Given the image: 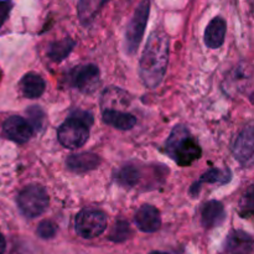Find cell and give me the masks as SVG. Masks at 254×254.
I'll return each instance as SVG.
<instances>
[{
  "label": "cell",
  "mask_w": 254,
  "mask_h": 254,
  "mask_svg": "<svg viewBox=\"0 0 254 254\" xmlns=\"http://www.w3.org/2000/svg\"><path fill=\"white\" fill-rule=\"evenodd\" d=\"M169 61V37L166 32L155 31L145 45L139 64L141 81L149 88H155L163 81Z\"/></svg>",
  "instance_id": "6da1fadb"
},
{
  "label": "cell",
  "mask_w": 254,
  "mask_h": 254,
  "mask_svg": "<svg viewBox=\"0 0 254 254\" xmlns=\"http://www.w3.org/2000/svg\"><path fill=\"white\" fill-rule=\"evenodd\" d=\"M165 151L180 166H189L200 159L202 150L184 126L175 127L165 144Z\"/></svg>",
  "instance_id": "7a4b0ae2"
},
{
  "label": "cell",
  "mask_w": 254,
  "mask_h": 254,
  "mask_svg": "<svg viewBox=\"0 0 254 254\" xmlns=\"http://www.w3.org/2000/svg\"><path fill=\"white\" fill-rule=\"evenodd\" d=\"M93 118L86 112H76L59 128V141L68 149H77L86 144Z\"/></svg>",
  "instance_id": "3957f363"
},
{
  "label": "cell",
  "mask_w": 254,
  "mask_h": 254,
  "mask_svg": "<svg viewBox=\"0 0 254 254\" xmlns=\"http://www.w3.org/2000/svg\"><path fill=\"white\" fill-rule=\"evenodd\" d=\"M16 201L22 215L34 218L46 211L49 206V195L41 185L32 184L20 191Z\"/></svg>",
  "instance_id": "277c9868"
},
{
  "label": "cell",
  "mask_w": 254,
  "mask_h": 254,
  "mask_svg": "<svg viewBox=\"0 0 254 254\" xmlns=\"http://www.w3.org/2000/svg\"><path fill=\"white\" fill-rule=\"evenodd\" d=\"M149 12H150V1L143 0L136 7L133 15V19L129 22L126 31V50L129 55L136 52L141 40H143L144 31H145L146 22H148Z\"/></svg>",
  "instance_id": "5b68a950"
},
{
  "label": "cell",
  "mask_w": 254,
  "mask_h": 254,
  "mask_svg": "<svg viewBox=\"0 0 254 254\" xmlns=\"http://www.w3.org/2000/svg\"><path fill=\"white\" fill-rule=\"evenodd\" d=\"M107 227L106 213L94 208L82 210L74 220V228L81 237L96 238L104 232Z\"/></svg>",
  "instance_id": "8992f818"
},
{
  "label": "cell",
  "mask_w": 254,
  "mask_h": 254,
  "mask_svg": "<svg viewBox=\"0 0 254 254\" xmlns=\"http://www.w3.org/2000/svg\"><path fill=\"white\" fill-rule=\"evenodd\" d=\"M68 81L82 93H92L99 83V69L94 64L77 66L69 72Z\"/></svg>",
  "instance_id": "52a82bcc"
},
{
  "label": "cell",
  "mask_w": 254,
  "mask_h": 254,
  "mask_svg": "<svg viewBox=\"0 0 254 254\" xmlns=\"http://www.w3.org/2000/svg\"><path fill=\"white\" fill-rule=\"evenodd\" d=\"M2 129H4L5 135L17 144H25L29 141L34 133L31 124L19 116H12L7 118Z\"/></svg>",
  "instance_id": "ba28073f"
},
{
  "label": "cell",
  "mask_w": 254,
  "mask_h": 254,
  "mask_svg": "<svg viewBox=\"0 0 254 254\" xmlns=\"http://www.w3.org/2000/svg\"><path fill=\"white\" fill-rule=\"evenodd\" d=\"M135 225L140 231L146 233H153L158 231L161 226L160 212L151 205H143L135 213Z\"/></svg>",
  "instance_id": "9c48e42d"
},
{
  "label": "cell",
  "mask_w": 254,
  "mask_h": 254,
  "mask_svg": "<svg viewBox=\"0 0 254 254\" xmlns=\"http://www.w3.org/2000/svg\"><path fill=\"white\" fill-rule=\"evenodd\" d=\"M233 154L243 165L252 164L253 160V127H246L233 144Z\"/></svg>",
  "instance_id": "30bf717a"
},
{
  "label": "cell",
  "mask_w": 254,
  "mask_h": 254,
  "mask_svg": "<svg viewBox=\"0 0 254 254\" xmlns=\"http://www.w3.org/2000/svg\"><path fill=\"white\" fill-rule=\"evenodd\" d=\"M226 252L228 254H252V236L248 235L245 231H232L226 241Z\"/></svg>",
  "instance_id": "8fae6325"
},
{
  "label": "cell",
  "mask_w": 254,
  "mask_h": 254,
  "mask_svg": "<svg viewBox=\"0 0 254 254\" xmlns=\"http://www.w3.org/2000/svg\"><path fill=\"white\" fill-rule=\"evenodd\" d=\"M101 163L98 155L93 153H81L69 155L66 161L67 168L77 174H83L96 169Z\"/></svg>",
  "instance_id": "7c38bea8"
},
{
  "label": "cell",
  "mask_w": 254,
  "mask_h": 254,
  "mask_svg": "<svg viewBox=\"0 0 254 254\" xmlns=\"http://www.w3.org/2000/svg\"><path fill=\"white\" fill-rule=\"evenodd\" d=\"M226 217L225 207L218 201H208L203 205L201 220H202L203 227L213 228L220 226Z\"/></svg>",
  "instance_id": "4fadbf2b"
},
{
  "label": "cell",
  "mask_w": 254,
  "mask_h": 254,
  "mask_svg": "<svg viewBox=\"0 0 254 254\" xmlns=\"http://www.w3.org/2000/svg\"><path fill=\"white\" fill-rule=\"evenodd\" d=\"M226 21L222 17H215L206 27L203 40L210 49H218L225 42Z\"/></svg>",
  "instance_id": "5bb4252c"
},
{
  "label": "cell",
  "mask_w": 254,
  "mask_h": 254,
  "mask_svg": "<svg viewBox=\"0 0 254 254\" xmlns=\"http://www.w3.org/2000/svg\"><path fill=\"white\" fill-rule=\"evenodd\" d=\"M103 122L108 126L121 130H129L136 123V118L130 113L119 112L117 109H106L103 112Z\"/></svg>",
  "instance_id": "9a60e30c"
},
{
  "label": "cell",
  "mask_w": 254,
  "mask_h": 254,
  "mask_svg": "<svg viewBox=\"0 0 254 254\" xmlns=\"http://www.w3.org/2000/svg\"><path fill=\"white\" fill-rule=\"evenodd\" d=\"M20 87H21V92L26 98L34 99L39 98L42 96L45 92V84L44 78L40 74L30 72L22 77L21 82H20Z\"/></svg>",
  "instance_id": "2e32d148"
},
{
  "label": "cell",
  "mask_w": 254,
  "mask_h": 254,
  "mask_svg": "<svg viewBox=\"0 0 254 254\" xmlns=\"http://www.w3.org/2000/svg\"><path fill=\"white\" fill-rule=\"evenodd\" d=\"M108 0H79L78 16L83 25H89Z\"/></svg>",
  "instance_id": "e0dca14e"
},
{
  "label": "cell",
  "mask_w": 254,
  "mask_h": 254,
  "mask_svg": "<svg viewBox=\"0 0 254 254\" xmlns=\"http://www.w3.org/2000/svg\"><path fill=\"white\" fill-rule=\"evenodd\" d=\"M141 174L136 166L127 165L118 170L114 175V180L123 188L131 189L140 181Z\"/></svg>",
  "instance_id": "ac0fdd59"
},
{
  "label": "cell",
  "mask_w": 254,
  "mask_h": 254,
  "mask_svg": "<svg viewBox=\"0 0 254 254\" xmlns=\"http://www.w3.org/2000/svg\"><path fill=\"white\" fill-rule=\"evenodd\" d=\"M74 45H76V42L68 37L61 40V41L52 42L47 50V55L54 62H61L68 56L69 52L73 50Z\"/></svg>",
  "instance_id": "d6986e66"
},
{
  "label": "cell",
  "mask_w": 254,
  "mask_h": 254,
  "mask_svg": "<svg viewBox=\"0 0 254 254\" xmlns=\"http://www.w3.org/2000/svg\"><path fill=\"white\" fill-rule=\"evenodd\" d=\"M231 180V171L228 169L220 170L217 168L210 169L207 173H205L201 178L200 183L208 184H226Z\"/></svg>",
  "instance_id": "ffe728a7"
},
{
  "label": "cell",
  "mask_w": 254,
  "mask_h": 254,
  "mask_svg": "<svg viewBox=\"0 0 254 254\" xmlns=\"http://www.w3.org/2000/svg\"><path fill=\"white\" fill-rule=\"evenodd\" d=\"M130 235L131 231L128 222H126V221H118L114 225L111 235H109V240L113 241V242H124L126 240H128Z\"/></svg>",
  "instance_id": "44dd1931"
},
{
  "label": "cell",
  "mask_w": 254,
  "mask_h": 254,
  "mask_svg": "<svg viewBox=\"0 0 254 254\" xmlns=\"http://www.w3.org/2000/svg\"><path fill=\"white\" fill-rule=\"evenodd\" d=\"M57 232V227L52 221H42L37 227V235L44 240H50L55 237Z\"/></svg>",
  "instance_id": "7402d4cb"
},
{
  "label": "cell",
  "mask_w": 254,
  "mask_h": 254,
  "mask_svg": "<svg viewBox=\"0 0 254 254\" xmlns=\"http://www.w3.org/2000/svg\"><path fill=\"white\" fill-rule=\"evenodd\" d=\"M253 193H252V188L248 189L247 193L243 196L242 202H241V215L242 217H251L253 213Z\"/></svg>",
  "instance_id": "603a6c76"
},
{
  "label": "cell",
  "mask_w": 254,
  "mask_h": 254,
  "mask_svg": "<svg viewBox=\"0 0 254 254\" xmlns=\"http://www.w3.org/2000/svg\"><path fill=\"white\" fill-rule=\"evenodd\" d=\"M12 2L11 0H0V27L2 26L11 11Z\"/></svg>",
  "instance_id": "cb8c5ba5"
},
{
  "label": "cell",
  "mask_w": 254,
  "mask_h": 254,
  "mask_svg": "<svg viewBox=\"0 0 254 254\" xmlns=\"http://www.w3.org/2000/svg\"><path fill=\"white\" fill-rule=\"evenodd\" d=\"M4 251H5V240L4 237H2L1 233H0V254H4Z\"/></svg>",
  "instance_id": "d4e9b609"
},
{
  "label": "cell",
  "mask_w": 254,
  "mask_h": 254,
  "mask_svg": "<svg viewBox=\"0 0 254 254\" xmlns=\"http://www.w3.org/2000/svg\"><path fill=\"white\" fill-rule=\"evenodd\" d=\"M150 254H168L165 252H159V251H154V252H151Z\"/></svg>",
  "instance_id": "484cf974"
}]
</instances>
